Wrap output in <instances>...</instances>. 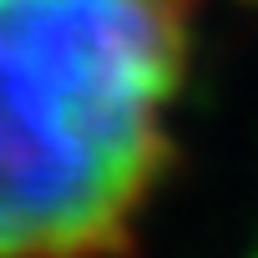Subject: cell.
I'll return each mask as SVG.
<instances>
[{"label": "cell", "instance_id": "1", "mask_svg": "<svg viewBox=\"0 0 258 258\" xmlns=\"http://www.w3.org/2000/svg\"><path fill=\"white\" fill-rule=\"evenodd\" d=\"M203 0H0V258H137L177 157Z\"/></svg>", "mask_w": 258, "mask_h": 258}]
</instances>
